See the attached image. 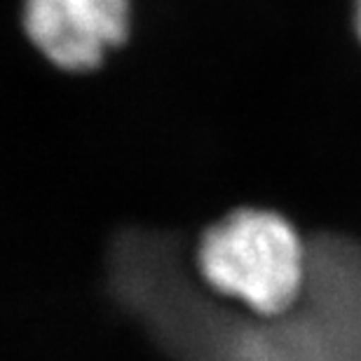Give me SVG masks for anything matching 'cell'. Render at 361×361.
<instances>
[{"mask_svg": "<svg viewBox=\"0 0 361 361\" xmlns=\"http://www.w3.org/2000/svg\"><path fill=\"white\" fill-rule=\"evenodd\" d=\"M24 28L59 68L90 71L127 38L129 0H26Z\"/></svg>", "mask_w": 361, "mask_h": 361, "instance_id": "obj_2", "label": "cell"}, {"mask_svg": "<svg viewBox=\"0 0 361 361\" xmlns=\"http://www.w3.org/2000/svg\"><path fill=\"white\" fill-rule=\"evenodd\" d=\"M352 19H355L357 38L361 40V0H355V10H352Z\"/></svg>", "mask_w": 361, "mask_h": 361, "instance_id": "obj_3", "label": "cell"}, {"mask_svg": "<svg viewBox=\"0 0 361 361\" xmlns=\"http://www.w3.org/2000/svg\"><path fill=\"white\" fill-rule=\"evenodd\" d=\"M197 268L216 293L261 319L291 312L310 279L298 230L265 209H240L209 228L197 247Z\"/></svg>", "mask_w": 361, "mask_h": 361, "instance_id": "obj_1", "label": "cell"}]
</instances>
